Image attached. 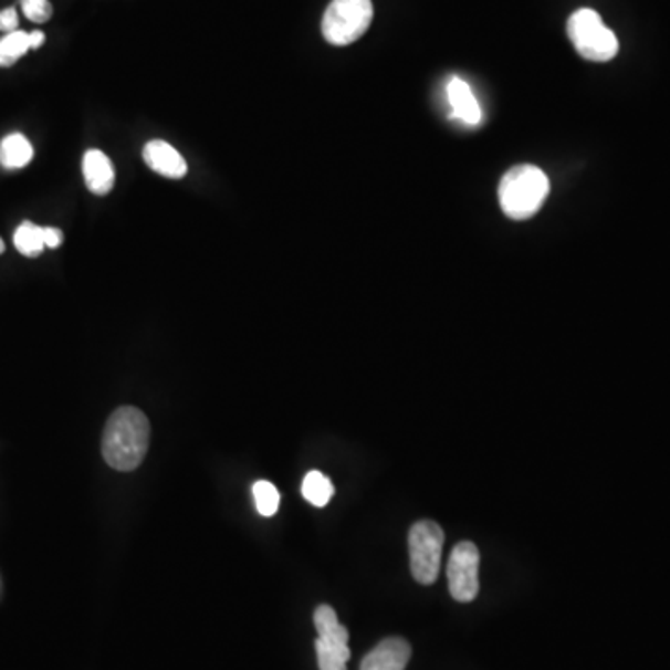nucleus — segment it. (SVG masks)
<instances>
[{
  "label": "nucleus",
  "mask_w": 670,
  "mask_h": 670,
  "mask_svg": "<svg viewBox=\"0 0 670 670\" xmlns=\"http://www.w3.org/2000/svg\"><path fill=\"white\" fill-rule=\"evenodd\" d=\"M149 421L135 406H122L112 413L103 432V457L118 471H133L149 449Z\"/></svg>",
  "instance_id": "nucleus-1"
},
{
  "label": "nucleus",
  "mask_w": 670,
  "mask_h": 670,
  "mask_svg": "<svg viewBox=\"0 0 670 670\" xmlns=\"http://www.w3.org/2000/svg\"><path fill=\"white\" fill-rule=\"evenodd\" d=\"M500 206L512 220H527L541 211L549 196V179L533 165L514 166L500 182Z\"/></svg>",
  "instance_id": "nucleus-2"
},
{
  "label": "nucleus",
  "mask_w": 670,
  "mask_h": 670,
  "mask_svg": "<svg viewBox=\"0 0 670 670\" xmlns=\"http://www.w3.org/2000/svg\"><path fill=\"white\" fill-rule=\"evenodd\" d=\"M568 35L579 56L590 62H609L618 54V40L600 13L582 8L568 19Z\"/></svg>",
  "instance_id": "nucleus-3"
},
{
  "label": "nucleus",
  "mask_w": 670,
  "mask_h": 670,
  "mask_svg": "<svg viewBox=\"0 0 670 670\" xmlns=\"http://www.w3.org/2000/svg\"><path fill=\"white\" fill-rule=\"evenodd\" d=\"M370 0H332L323 18V35L335 48L358 42L373 23Z\"/></svg>",
  "instance_id": "nucleus-4"
},
{
  "label": "nucleus",
  "mask_w": 670,
  "mask_h": 670,
  "mask_svg": "<svg viewBox=\"0 0 670 670\" xmlns=\"http://www.w3.org/2000/svg\"><path fill=\"white\" fill-rule=\"evenodd\" d=\"M443 541H446L443 530L430 520H421L410 530L408 535L410 568L413 579L421 585H432L438 579Z\"/></svg>",
  "instance_id": "nucleus-5"
},
{
  "label": "nucleus",
  "mask_w": 670,
  "mask_h": 670,
  "mask_svg": "<svg viewBox=\"0 0 670 670\" xmlns=\"http://www.w3.org/2000/svg\"><path fill=\"white\" fill-rule=\"evenodd\" d=\"M479 565L481 553L473 542H460L453 547L447 563V582L454 600L468 604L479 594Z\"/></svg>",
  "instance_id": "nucleus-6"
},
{
  "label": "nucleus",
  "mask_w": 670,
  "mask_h": 670,
  "mask_svg": "<svg viewBox=\"0 0 670 670\" xmlns=\"http://www.w3.org/2000/svg\"><path fill=\"white\" fill-rule=\"evenodd\" d=\"M412 658V647L400 637H389L373 648L359 670H405Z\"/></svg>",
  "instance_id": "nucleus-7"
},
{
  "label": "nucleus",
  "mask_w": 670,
  "mask_h": 670,
  "mask_svg": "<svg viewBox=\"0 0 670 670\" xmlns=\"http://www.w3.org/2000/svg\"><path fill=\"white\" fill-rule=\"evenodd\" d=\"M144 160L151 170L168 179H181L189 171L185 157L165 140L147 142L144 147Z\"/></svg>",
  "instance_id": "nucleus-8"
},
{
  "label": "nucleus",
  "mask_w": 670,
  "mask_h": 670,
  "mask_svg": "<svg viewBox=\"0 0 670 670\" xmlns=\"http://www.w3.org/2000/svg\"><path fill=\"white\" fill-rule=\"evenodd\" d=\"M83 176L86 187H88L95 196H106L111 192L116 181L114 166L108 155L103 154L100 149H90L83 157Z\"/></svg>",
  "instance_id": "nucleus-9"
},
{
  "label": "nucleus",
  "mask_w": 670,
  "mask_h": 670,
  "mask_svg": "<svg viewBox=\"0 0 670 670\" xmlns=\"http://www.w3.org/2000/svg\"><path fill=\"white\" fill-rule=\"evenodd\" d=\"M447 97L453 108V118L460 119L465 125L481 124V106L465 81L459 77L451 78V83L447 84Z\"/></svg>",
  "instance_id": "nucleus-10"
},
{
  "label": "nucleus",
  "mask_w": 670,
  "mask_h": 670,
  "mask_svg": "<svg viewBox=\"0 0 670 670\" xmlns=\"http://www.w3.org/2000/svg\"><path fill=\"white\" fill-rule=\"evenodd\" d=\"M32 157H34V147L21 133H12L0 142V165L7 170H21L30 165Z\"/></svg>",
  "instance_id": "nucleus-11"
},
{
  "label": "nucleus",
  "mask_w": 670,
  "mask_h": 670,
  "mask_svg": "<svg viewBox=\"0 0 670 670\" xmlns=\"http://www.w3.org/2000/svg\"><path fill=\"white\" fill-rule=\"evenodd\" d=\"M313 622L317 628V639L334 642V645H348L347 628L337 620V615L332 607L318 606L317 611L313 615Z\"/></svg>",
  "instance_id": "nucleus-12"
},
{
  "label": "nucleus",
  "mask_w": 670,
  "mask_h": 670,
  "mask_svg": "<svg viewBox=\"0 0 670 670\" xmlns=\"http://www.w3.org/2000/svg\"><path fill=\"white\" fill-rule=\"evenodd\" d=\"M13 244L24 258H38L45 248L42 226H35L34 222H29V220L21 223L15 230V235H13Z\"/></svg>",
  "instance_id": "nucleus-13"
},
{
  "label": "nucleus",
  "mask_w": 670,
  "mask_h": 670,
  "mask_svg": "<svg viewBox=\"0 0 670 670\" xmlns=\"http://www.w3.org/2000/svg\"><path fill=\"white\" fill-rule=\"evenodd\" d=\"M302 495L313 506H326L334 495V484L321 471H310L302 482Z\"/></svg>",
  "instance_id": "nucleus-14"
},
{
  "label": "nucleus",
  "mask_w": 670,
  "mask_h": 670,
  "mask_svg": "<svg viewBox=\"0 0 670 670\" xmlns=\"http://www.w3.org/2000/svg\"><path fill=\"white\" fill-rule=\"evenodd\" d=\"M315 650H317L318 669L347 670L348 659H350L348 645H334V642L317 639Z\"/></svg>",
  "instance_id": "nucleus-15"
},
{
  "label": "nucleus",
  "mask_w": 670,
  "mask_h": 670,
  "mask_svg": "<svg viewBox=\"0 0 670 670\" xmlns=\"http://www.w3.org/2000/svg\"><path fill=\"white\" fill-rule=\"evenodd\" d=\"M29 51H32L29 32H23V30L10 32L0 40V67H12Z\"/></svg>",
  "instance_id": "nucleus-16"
},
{
  "label": "nucleus",
  "mask_w": 670,
  "mask_h": 670,
  "mask_svg": "<svg viewBox=\"0 0 670 670\" xmlns=\"http://www.w3.org/2000/svg\"><path fill=\"white\" fill-rule=\"evenodd\" d=\"M252 492L259 514L266 517L274 516L280 509V492L276 486L269 481H258L253 484Z\"/></svg>",
  "instance_id": "nucleus-17"
},
{
  "label": "nucleus",
  "mask_w": 670,
  "mask_h": 670,
  "mask_svg": "<svg viewBox=\"0 0 670 670\" xmlns=\"http://www.w3.org/2000/svg\"><path fill=\"white\" fill-rule=\"evenodd\" d=\"M24 18L32 23H48L53 18V7L49 0H21Z\"/></svg>",
  "instance_id": "nucleus-18"
},
{
  "label": "nucleus",
  "mask_w": 670,
  "mask_h": 670,
  "mask_svg": "<svg viewBox=\"0 0 670 670\" xmlns=\"http://www.w3.org/2000/svg\"><path fill=\"white\" fill-rule=\"evenodd\" d=\"M19 18L18 12H15V8H7V10H2L0 12V30L2 32H15L18 30Z\"/></svg>",
  "instance_id": "nucleus-19"
},
{
  "label": "nucleus",
  "mask_w": 670,
  "mask_h": 670,
  "mask_svg": "<svg viewBox=\"0 0 670 670\" xmlns=\"http://www.w3.org/2000/svg\"><path fill=\"white\" fill-rule=\"evenodd\" d=\"M43 241H45V248L62 247L64 233L59 228H43Z\"/></svg>",
  "instance_id": "nucleus-20"
},
{
  "label": "nucleus",
  "mask_w": 670,
  "mask_h": 670,
  "mask_svg": "<svg viewBox=\"0 0 670 670\" xmlns=\"http://www.w3.org/2000/svg\"><path fill=\"white\" fill-rule=\"evenodd\" d=\"M29 40L30 49L34 51V49H40L45 43V34H43L42 30H34V32H29Z\"/></svg>",
  "instance_id": "nucleus-21"
},
{
  "label": "nucleus",
  "mask_w": 670,
  "mask_h": 670,
  "mask_svg": "<svg viewBox=\"0 0 670 670\" xmlns=\"http://www.w3.org/2000/svg\"><path fill=\"white\" fill-rule=\"evenodd\" d=\"M4 241H2V239H0V253H4Z\"/></svg>",
  "instance_id": "nucleus-22"
}]
</instances>
